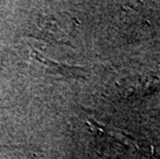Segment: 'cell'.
<instances>
[{"label":"cell","instance_id":"6da1fadb","mask_svg":"<svg viewBox=\"0 0 160 159\" xmlns=\"http://www.w3.org/2000/svg\"><path fill=\"white\" fill-rule=\"evenodd\" d=\"M32 34L48 42L70 43L72 23L64 16L45 15L38 17L31 26Z\"/></svg>","mask_w":160,"mask_h":159},{"label":"cell","instance_id":"7a4b0ae2","mask_svg":"<svg viewBox=\"0 0 160 159\" xmlns=\"http://www.w3.org/2000/svg\"><path fill=\"white\" fill-rule=\"evenodd\" d=\"M30 55L43 69L50 73L58 74V76H62L66 77H79L83 73V68H81V67L71 66L67 65V64L56 62L52 59L48 58L43 54L39 53L38 51L34 49L30 51Z\"/></svg>","mask_w":160,"mask_h":159}]
</instances>
